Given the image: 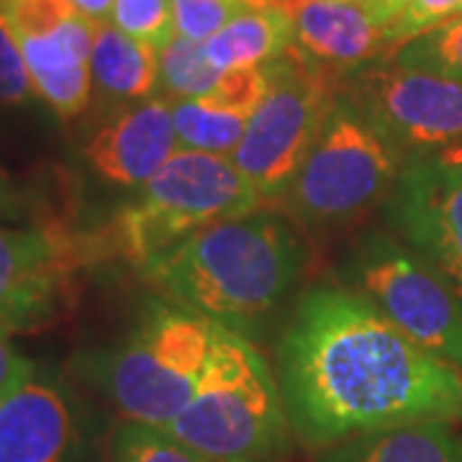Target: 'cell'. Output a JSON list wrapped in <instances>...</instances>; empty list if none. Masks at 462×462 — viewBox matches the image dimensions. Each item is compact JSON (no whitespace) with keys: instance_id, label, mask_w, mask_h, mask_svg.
Returning a JSON list of instances; mask_svg holds the SVG:
<instances>
[{"instance_id":"1","label":"cell","mask_w":462,"mask_h":462,"mask_svg":"<svg viewBox=\"0 0 462 462\" xmlns=\"http://www.w3.org/2000/svg\"><path fill=\"white\" fill-rule=\"evenodd\" d=\"M275 378L296 442L321 452L375 431L462 421V373L411 342L345 285L296 300Z\"/></svg>"},{"instance_id":"2","label":"cell","mask_w":462,"mask_h":462,"mask_svg":"<svg viewBox=\"0 0 462 462\" xmlns=\"http://www.w3.org/2000/svg\"><path fill=\"white\" fill-rule=\"evenodd\" d=\"M303 254L281 214L254 211L203 226L142 273L172 303L249 339L293 291Z\"/></svg>"},{"instance_id":"3","label":"cell","mask_w":462,"mask_h":462,"mask_svg":"<svg viewBox=\"0 0 462 462\" xmlns=\"http://www.w3.org/2000/svg\"><path fill=\"white\" fill-rule=\"evenodd\" d=\"M167 431L216 462H285L296 439L275 370L224 327L196 396Z\"/></svg>"},{"instance_id":"4","label":"cell","mask_w":462,"mask_h":462,"mask_svg":"<svg viewBox=\"0 0 462 462\" xmlns=\"http://www.w3.org/2000/svg\"><path fill=\"white\" fill-rule=\"evenodd\" d=\"M218 324L178 303H152L132 337L83 360V375L126 421L170 430L199 391Z\"/></svg>"},{"instance_id":"5","label":"cell","mask_w":462,"mask_h":462,"mask_svg":"<svg viewBox=\"0 0 462 462\" xmlns=\"http://www.w3.org/2000/svg\"><path fill=\"white\" fill-rule=\"evenodd\" d=\"M260 193L231 157L180 149L136 190L111 226V242L134 267H144L208 224L260 211Z\"/></svg>"},{"instance_id":"6","label":"cell","mask_w":462,"mask_h":462,"mask_svg":"<svg viewBox=\"0 0 462 462\" xmlns=\"http://www.w3.org/2000/svg\"><path fill=\"white\" fill-rule=\"evenodd\" d=\"M401 157L349 98H337L296 178L282 211L303 226L337 229L357 221L391 193Z\"/></svg>"},{"instance_id":"7","label":"cell","mask_w":462,"mask_h":462,"mask_svg":"<svg viewBox=\"0 0 462 462\" xmlns=\"http://www.w3.org/2000/svg\"><path fill=\"white\" fill-rule=\"evenodd\" d=\"M267 90L231 162L263 200H281L337 103L331 69L296 42L267 62Z\"/></svg>"},{"instance_id":"8","label":"cell","mask_w":462,"mask_h":462,"mask_svg":"<svg viewBox=\"0 0 462 462\" xmlns=\"http://www.w3.org/2000/svg\"><path fill=\"white\" fill-rule=\"evenodd\" d=\"M339 278L411 342L462 373L460 298L391 231H365L339 267Z\"/></svg>"},{"instance_id":"9","label":"cell","mask_w":462,"mask_h":462,"mask_svg":"<svg viewBox=\"0 0 462 462\" xmlns=\"http://www.w3.org/2000/svg\"><path fill=\"white\" fill-rule=\"evenodd\" d=\"M403 165L462 154V80L388 62L346 96Z\"/></svg>"},{"instance_id":"10","label":"cell","mask_w":462,"mask_h":462,"mask_svg":"<svg viewBox=\"0 0 462 462\" xmlns=\"http://www.w3.org/2000/svg\"><path fill=\"white\" fill-rule=\"evenodd\" d=\"M380 211L385 229L437 270L462 303V154L401 167Z\"/></svg>"},{"instance_id":"11","label":"cell","mask_w":462,"mask_h":462,"mask_svg":"<svg viewBox=\"0 0 462 462\" xmlns=\"http://www.w3.org/2000/svg\"><path fill=\"white\" fill-rule=\"evenodd\" d=\"M88 424L57 373L33 365L0 396V462H83Z\"/></svg>"},{"instance_id":"12","label":"cell","mask_w":462,"mask_h":462,"mask_svg":"<svg viewBox=\"0 0 462 462\" xmlns=\"http://www.w3.org/2000/svg\"><path fill=\"white\" fill-rule=\"evenodd\" d=\"M75 247L54 226H0V334L39 327L60 309Z\"/></svg>"},{"instance_id":"13","label":"cell","mask_w":462,"mask_h":462,"mask_svg":"<svg viewBox=\"0 0 462 462\" xmlns=\"http://www.w3.org/2000/svg\"><path fill=\"white\" fill-rule=\"evenodd\" d=\"M180 152L170 98L134 100L106 118L85 142V160L100 178L139 190Z\"/></svg>"},{"instance_id":"14","label":"cell","mask_w":462,"mask_h":462,"mask_svg":"<svg viewBox=\"0 0 462 462\" xmlns=\"http://www.w3.org/2000/svg\"><path fill=\"white\" fill-rule=\"evenodd\" d=\"M267 90L264 67L229 69L200 98L170 100L180 149L231 157Z\"/></svg>"},{"instance_id":"15","label":"cell","mask_w":462,"mask_h":462,"mask_svg":"<svg viewBox=\"0 0 462 462\" xmlns=\"http://www.w3.org/2000/svg\"><path fill=\"white\" fill-rule=\"evenodd\" d=\"M296 44L329 69H355L385 54V26L365 0H285Z\"/></svg>"},{"instance_id":"16","label":"cell","mask_w":462,"mask_h":462,"mask_svg":"<svg viewBox=\"0 0 462 462\" xmlns=\"http://www.w3.org/2000/svg\"><path fill=\"white\" fill-rule=\"evenodd\" d=\"M314 462H462L452 424H416L375 431L316 452Z\"/></svg>"},{"instance_id":"17","label":"cell","mask_w":462,"mask_h":462,"mask_svg":"<svg viewBox=\"0 0 462 462\" xmlns=\"http://www.w3.org/2000/svg\"><path fill=\"white\" fill-rule=\"evenodd\" d=\"M293 42V21L285 8H247L206 42V54L218 72H229L267 65Z\"/></svg>"},{"instance_id":"18","label":"cell","mask_w":462,"mask_h":462,"mask_svg":"<svg viewBox=\"0 0 462 462\" xmlns=\"http://www.w3.org/2000/svg\"><path fill=\"white\" fill-rule=\"evenodd\" d=\"M93 83L118 100H147L160 85V54L116 29L100 23L90 54Z\"/></svg>"},{"instance_id":"19","label":"cell","mask_w":462,"mask_h":462,"mask_svg":"<svg viewBox=\"0 0 462 462\" xmlns=\"http://www.w3.org/2000/svg\"><path fill=\"white\" fill-rule=\"evenodd\" d=\"M208 54L206 42H193L185 36H172V42L160 51V85L167 90L170 100L200 98L221 78Z\"/></svg>"},{"instance_id":"20","label":"cell","mask_w":462,"mask_h":462,"mask_svg":"<svg viewBox=\"0 0 462 462\" xmlns=\"http://www.w3.org/2000/svg\"><path fill=\"white\" fill-rule=\"evenodd\" d=\"M111 462H216L165 430L121 419L108 434Z\"/></svg>"},{"instance_id":"21","label":"cell","mask_w":462,"mask_h":462,"mask_svg":"<svg viewBox=\"0 0 462 462\" xmlns=\"http://www.w3.org/2000/svg\"><path fill=\"white\" fill-rule=\"evenodd\" d=\"M388 62L409 69H424L434 75H445L452 80H462V16L447 21L398 47Z\"/></svg>"},{"instance_id":"22","label":"cell","mask_w":462,"mask_h":462,"mask_svg":"<svg viewBox=\"0 0 462 462\" xmlns=\"http://www.w3.org/2000/svg\"><path fill=\"white\" fill-rule=\"evenodd\" d=\"M111 23L160 54L175 36L172 0H116Z\"/></svg>"},{"instance_id":"23","label":"cell","mask_w":462,"mask_h":462,"mask_svg":"<svg viewBox=\"0 0 462 462\" xmlns=\"http://www.w3.org/2000/svg\"><path fill=\"white\" fill-rule=\"evenodd\" d=\"M457 16H462V0H411L385 26V54L391 57L398 47Z\"/></svg>"},{"instance_id":"24","label":"cell","mask_w":462,"mask_h":462,"mask_svg":"<svg viewBox=\"0 0 462 462\" xmlns=\"http://www.w3.org/2000/svg\"><path fill=\"white\" fill-rule=\"evenodd\" d=\"M242 11H247L242 0H172L175 33L193 42H208Z\"/></svg>"},{"instance_id":"25","label":"cell","mask_w":462,"mask_h":462,"mask_svg":"<svg viewBox=\"0 0 462 462\" xmlns=\"http://www.w3.org/2000/svg\"><path fill=\"white\" fill-rule=\"evenodd\" d=\"M33 90L54 114L62 118H72V116L83 114L88 100H90L93 72H90V65H83L60 72V75L39 78V80H33Z\"/></svg>"},{"instance_id":"26","label":"cell","mask_w":462,"mask_h":462,"mask_svg":"<svg viewBox=\"0 0 462 462\" xmlns=\"http://www.w3.org/2000/svg\"><path fill=\"white\" fill-rule=\"evenodd\" d=\"M36 96L32 72L21 54L18 39L0 11V106H21Z\"/></svg>"},{"instance_id":"27","label":"cell","mask_w":462,"mask_h":462,"mask_svg":"<svg viewBox=\"0 0 462 462\" xmlns=\"http://www.w3.org/2000/svg\"><path fill=\"white\" fill-rule=\"evenodd\" d=\"M3 14L16 36H42L54 32L75 14V8L69 0H14Z\"/></svg>"},{"instance_id":"28","label":"cell","mask_w":462,"mask_h":462,"mask_svg":"<svg viewBox=\"0 0 462 462\" xmlns=\"http://www.w3.org/2000/svg\"><path fill=\"white\" fill-rule=\"evenodd\" d=\"M32 367V360L21 357L16 349H14L11 337H8V334H0V396L8 391L23 373H29Z\"/></svg>"},{"instance_id":"29","label":"cell","mask_w":462,"mask_h":462,"mask_svg":"<svg viewBox=\"0 0 462 462\" xmlns=\"http://www.w3.org/2000/svg\"><path fill=\"white\" fill-rule=\"evenodd\" d=\"M23 211H26V199H23L21 188L0 167V218H18Z\"/></svg>"},{"instance_id":"30","label":"cell","mask_w":462,"mask_h":462,"mask_svg":"<svg viewBox=\"0 0 462 462\" xmlns=\"http://www.w3.org/2000/svg\"><path fill=\"white\" fill-rule=\"evenodd\" d=\"M69 3H72L75 14L90 18L96 23H108L116 5V0H69Z\"/></svg>"},{"instance_id":"31","label":"cell","mask_w":462,"mask_h":462,"mask_svg":"<svg viewBox=\"0 0 462 462\" xmlns=\"http://www.w3.org/2000/svg\"><path fill=\"white\" fill-rule=\"evenodd\" d=\"M365 3H367V8L375 14V18H378L380 23L388 26V23H391L411 0H365Z\"/></svg>"},{"instance_id":"32","label":"cell","mask_w":462,"mask_h":462,"mask_svg":"<svg viewBox=\"0 0 462 462\" xmlns=\"http://www.w3.org/2000/svg\"><path fill=\"white\" fill-rule=\"evenodd\" d=\"M11 3H14V0H0V11H3V8H8Z\"/></svg>"},{"instance_id":"33","label":"cell","mask_w":462,"mask_h":462,"mask_svg":"<svg viewBox=\"0 0 462 462\" xmlns=\"http://www.w3.org/2000/svg\"><path fill=\"white\" fill-rule=\"evenodd\" d=\"M275 3H278V5H281V8H282V3H285V0H275Z\"/></svg>"},{"instance_id":"34","label":"cell","mask_w":462,"mask_h":462,"mask_svg":"<svg viewBox=\"0 0 462 462\" xmlns=\"http://www.w3.org/2000/svg\"><path fill=\"white\" fill-rule=\"evenodd\" d=\"M460 447H462V437H460Z\"/></svg>"}]
</instances>
